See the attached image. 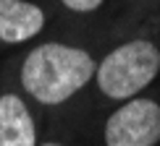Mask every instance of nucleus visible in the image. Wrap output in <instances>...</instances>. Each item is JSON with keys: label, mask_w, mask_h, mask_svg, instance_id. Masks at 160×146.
Segmentation results:
<instances>
[{"label": "nucleus", "mask_w": 160, "mask_h": 146, "mask_svg": "<svg viewBox=\"0 0 160 146\" xmlns=\"http://www.w3.org/2000/svg\"><path fill=\"white\" fill-rule=\"evenodd\" d=\"M61 16L55 0H0V47L16 50L39 42Z\"/></svg>", "instance_id": "4"}, {"label": "nucleus", "mask_w": 160, "mask_h": 146, "mask_svg": "<svg viewBox=\"0 0 160 146\" xmlns=\"http://www.w3.org/2000/svg\"><path fill=\"white\" fill-rule=\"evenodd\" d=\"M160 78V3L137 11L100 55L92 97L105 107L150 91Z\"/></svg>", "instance_id": "2"}, {"label": "nucleus", "mask_w": 160, "mask_h": 146, "mask_svg": "<svg viewBox=\"0 0 160 146\" xmlns=\"http://www.w3.org/2000/svg\"><path fill=\"white\" fill-rule=\"evenodd\" d=\"M39 146H82V144H79L76 136H71V133H50L48 138H42Z\"/></svg>", "instance_id": "7"}, {"label": "nucleus", "mask_w": 160, "mask_h": 146, "mask_svg": "<svg viewBox=\"0 0 160 146\" xmlns=\"http://www.w3.org/2000/svg\"><path fill=\"white\" fill-rule=\"evenodd\" d=\"M102 52L71 37H42L21 52L13 76L39 112H58L92 89Z\"/></svg>", "instance_id": "1"}, {"label": "nucleus", "mask_w": 160, "mask_h": 146, "mask_svg": "<svg viewBox=\"0 0 160 146\" xmlns=\"http://www.w3.org/2000/svg\"><path fill=\"white\" fill-rule=\"evenodd\" d=\"M39 110L16 84L11 73L8 81H0V146H39Z\"/></svg>", "instance_id": "5"}, {"label": "nucleus", "mask_w": 160, "mask_h": 146, "mask_svg": "<svg viewBox=\"0 0 160 146\" xmlns=\"http://www.w3.org/2000/svg\"><path fill=\"white\" fill-rule=\"evenodd\" d=\"M97 146H160V91H150L108 107L100 120Z\"/></svg>", "instance_id": "3"}, {"label": "nucleus", "mask_w": 160, "mask_h": 146, "mask_svg": "<svg viewBox=\"0 0 160 146\" xmlns=\"http://www.w3.org/2000/svg\"><path fill=\"white\" fill-rule=\"evenodd\" d=\"M61 16L74 18V21H89V18L102 16L110 5H116V0H55Z\"/></svg>", "instance_id": "6"}, {"label": "nucleus", "mask_w": 160, "mask_h": 146, "mask_svg": "<svg viewBox=\"0 0 160 146\" xmlns=\"http://www.w3.org/2000/svg\"><path fill=\"white\" fill-rule=\"evenodd\" d=\"M126 5H129L131 11H139V8H147V5H155V3H160V0H123Z\"/></svg>", "instance_id": "8"}]
</instances>
